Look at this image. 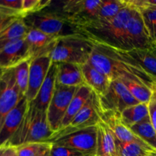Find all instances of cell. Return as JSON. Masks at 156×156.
<instances>
[{
	"instance_id": "cell-22",
	"label": "cell",
	"mask_w": 156,
	"mask_h": 156,
	"mask_svg": "<svg viewBox=\"0 0 156 156\" xmlns=\"http://www.w3.org/2000/svg\"><path fill=\"white\" fill-rule=\"evenodd\" d=\"M92 92L93 91L86 85H82L77 88L70 105H69L59 130L64 129L69 126L72 120L74 118L75 116L78 114V112L80 111L81 108L87 101L91 95Z\"/></svg>"
},
{
	"instance_id": "cell-44",
	"label": "cell",
	"mask_w": 156,
	"mask_h": 156,
	"mask_svg": "<svg viewBox=\"0 0 156 156\" xmlns=\"http://www.w3.org/2000/svg\"><path fill=\"white\" fill-rule=\"evenodd\" d=\"M155 43H156V42H155Z\"/></svg>"
},
{
	"instance_id": "cell-17",
	"label": "cell",
	"mask_w": 156,
	"mask_h": 156,
	"mask_svg": "<svg viewBox=\"0 0 156 156\" xmlns=\"http://www.w3.org/2000/svg\"><path fill=\"white\" fill-rule=\"evenodd\" d=\"M25 39L32 52V59H34L38 56L50 54L58 37L48 35L35 29L29 28Z\"/></svg>"
},
{
	"instance_id": "cell-40",
	"label": "cell",
	"mask_w": 156,
	"mask_h": 156,
	"mask_svg": "<svg viewBox=\"0 0 156 156\" xmlns=\"http://www.w3.org/2000/svg\"><path fill=\"white\" fill-rule=\"evenodd\" d=\"M151 48H152V50H154V53H156V43H154V44H152V46H151Z\"/></svg>"
},
{
	"instance_id": "cell-10",
	"label": "cell",
	"mask_w": 156,
	"mask_h": 156,
	"mask_svg": "<svg viewBox=\"0 0 156 156\" xmlns=\"http://www.w3.org/2000/svg\"><path fill=\"white\" fill-rule=\"evenodd\" d=\"M99 101L102 111H113L119 113L128 107L139 104L119 79L112 81L107 92L103 96L99 97Z\"/></svg>"
},
{
	"instance_id": "cell-18",
	"label": "cell",
	"mask_w": 156,
	"mask_h": 156,
	"mask_svg": "<svg viewBox=\"0 0 156 156\" xmlns=\"http://www.w3.org/2000/svg\"><path fill=\"white\" fill-rule=\"evenodd\" d=\"M81 70L85 85L99 97L103 96L110 88L111 80L89 61L81 65Z\"/></svg>"
},
{
	"instance_id": "cell-23",
	"label": "cell",
	"mask_w": 156,
	"mask_h": 156,
	"mask_svg": "<svg viewBox=\"0 0 156 156\" xmlns=\"http://www.w3.org/2000/svg\"><path fill=\"white\" fill-rule=\"evenodd\" d=\"M140 12L144 24L152 44L156 42V5L148 4L146 0H128Z\"/></svg>"
},
{
	"instance_id": "cell-7",
	"label": "cell",
	"mask_w": 156,
	"mask_h": 156,
	"mask_svg": "<svg viewBox=\"0 0 156 156\" xmlns=\"http://www.w3.org/2000/svg\"><path fill=\"white\" fill-rule=\"evenodd\" d=\"M96 126L71 131H58L48 142L70 148L90 155H96Z\"/></svg>"
},
{
	"instance_id": "cell-32",
	"label": "cell",
	"mask_w": 156,
	"mask_h": 156,
	"mask_svg": "<svg viewBox=\"0 0 156 156\" xmlns=\"http://www.w3.org/2000/svg\"><path fill=\"white\" fill-rule=\"evenodd\" d=\"M30 62L31 59L25 60L13 68L15 82L19 89L20 93L24 97L27 92L28 85Z\"/></svg>"
},
{
	"instance_id": "cell-4",
	"label": "cell",
	"mask_w": 156,
	"mask_h": 156,
	"mask_svg": "<svg viewBox=\"0 0 156 156\" xmlns=\"http://www.w3.org/2000/svg\"><path fill=\"white\" fill-rule=\"evenodd\" d=\"M94 43L80 33L58 37L49 56L52 62L83 65L89 61Z\"/></svg>"
},
{
	"instance_id": "cell-26",
	"label": "cell",
	"mask_w": 156,
	"mask_h": 156,
	"mask_svg": "<svg viewBox=\"0 0 156 156\" xmlns=\"http://www.w3.org/2000/svg\"><path fill=\"white\" fill-rule=\"evenodd\" d=\"M148 117V104L139 103L125 108L120 113L121 120L128 127L140 123Z\"/></svg>"
},
{
	"instance_id": "cell-29",
	"label": "cell",
	"mask_w": 156,
	"mask_h": 156,
	"mask_svg": "<svg viewBox=\"0 0 156 156\" xmlns=\"http://www.w3.org/2000/svg\"><path fill=\"white\" fill-rule=\"evenodd\" d=\"M15 147L18 156H47L51 149L52 143L35 142L24 143Z\"/></svg>"
},
{
	"instance_id": "cell-6",
	"label": "cell",
	"mask_w": 156,
	"mask_h": 156,
	"mask_svg": "<svg viewBox=\"0 0 156 156\" xmlns=\"http://www.w3.org/2000/svg\"><path fill=\"white\" fill-rule=\"evenodd\" d=\"M102 0H67L59 10L77 32L96 21Z\"/></svg>"
},
{
	"instance_id": "cell-43",
	"label": "cell",
	"mask_w": 156,
	"mask_h": 156,
	"mask_svg": "<svg viewBox=\"0 0 156 156\" xmlns=\"http://www.w3.org/2000/svg\"><path fill=\"white\" fill-rule=\"evenodd\" d=\"M154 43H155V42H154Z\"/></svg>"
},
{
	"instance_id": "cell-16",
	"label": "cell",
	"mask_w": 156,
	"mask_h": 156,
	"mask_svg": "<svg viewBox=\"0 0 156 156\" xmlns=\"http://www.w3.org/2000/svg\"><path fill=\"white\" fill-rule=\"evenodd\" d=\"M101 120L110 128L118 141L122 143H138L148 146L136 136L129 127L124 124L120 118V113L113 111H102Z\"/></svg>"
},
{
	"instance_id": "cell-35",
	"label": "cell",
	"mask_w": 156,
	"mask_h": 156,
	"mask_svg": "<svg viewBox=\"0 0 156 156\" xmlns=\"http://www.w3.org/2000/svg\"><path fill=\"white\" fill-rule=\"evenodd\" d=\"M49 156H96V155H90L87 154L83 153L79 151L74 150L70 148L61 146L59 145L52 143V147L50 152L49 153Z\"/></svg>"
},
{
	"instance_id": "cell-9",
	"label": "cell",
	"mask_w": 156,
	"mask_h": 156,
	"mask_svg": "<svg viewBox=\"0 0 156 156\" xmlns=\"http://www.w3.org/2000/svg\"><path fill=\"white\" fill-rule=\"evenodd\" d=\"M23 98L15 82L13 69H0V128L6 116Z\"/></svg>"
},
{
	"instance_id": "cell-27",
	"label": "cell",
	"mask_w": 156,
	"mask_h": 156,
	"mask_svg": "<svg viewBox=\"0 0 156 156\" xmlns=\"http://www.w3.org/2000/svg\"><path fill=\"white\" fill-rule=\"evenodd\" d=\"M129 128L138 138L156 152V131L151 125L149 117Z\"/></svg>"
},
{
	"instance_id": "cell-38",
	"label": "cell",
	"mask_w": 156,
	"mask_h": 156,
	"mask_svg": "<svg viewBox=\"0 0 156 156\" xmlns=\"http://www.w3.org/2000/svg\"><path fill=\"white\" fill-rule=\"evenodd\" d=\"M4 156H18L17 155L16 148L15 146H7L5 150Z\"/></svg>"
},
{
	"instance_id": "cell-21",
	"label": "cell",
	"mask_w": 156,
	"mask_h": 156,
	"mask_svg": "<svg viewBox=\"0 0 156 156\" xmlns=\"http://www.w3.org/2000/svg\"><path fill=\"white\" fill-rule=\"evenodd\" d=\"M96 156H117L116 139L102 120L96 125Z\"/></svg>"
},
{
	"instance_id": "cell-2",
	"label": "cell",
	"mask_w": 156,
	"mask_h": 156,
	"mask_svg": "<svg viewBox=\"0 0 156 156\" xmlns=\"http://www.w3.org/2000/svg\"><path fill=\"white\" fill-rule=\"evenodd\" d=\"M127 5L116 17L105 22L94 23L79 30L91 41L106 44L113 48L125 50L124 34L127 22L136 11L128 0Z\"/></svg>"
},
{
	"instance_id": "cell-5",
	"label": "cell",
	"mask_w": 156,
	"mask_h": 156,
	"mask_svg": "<svg viewBox=\"0 0 156 156\" xmlns=\"http://www.w3.org/2000/svg\"><path fill=\"white\" fill-rule=\"evenodd\" d=\"M46 9L24 18L29 28L35 29L58 37L78 33L76 28L67 22L60 11H50Z\"/></svg>"
},
{
	"instance_id": "cell-30",
	"label": "cell",
	"mask_w": 156,
	"mask_h": 156,
	"mask_svg": "<svg viewBox=\"0 0 156 156\" xmlns=\"http://www.w3.org/2000/svg\"><path fill=\"white\" fill-rule=\"evenodd\" d=\"M123 82L132 95L139 103L148 104L152 94V88L141 82L128 79H119Z\"/></svg>"
},
{
	"instance_id": "cell-37",
	"label": "cell",
	"mask_w": 156,
	"mask_h": 156,
	"mask_svg": "<svg viewBox=\"0 0 156 156\" xmlns=\"http://www.w3.org/2000/svg\"><path fill=\"white\" fill-rule=\"evenodd\" d=\"M15 19V18H11V17L6 16V15H3L2 13L0 12V31L9 24V22Z\"/></svg>"
},
{
	"instance_id": "cell-11",
	"label": "cell",
	"mask_w": 156,
	"mask_h": 156,
	"mask_svg": "<svg viewBox=\"0 0 156 156\" xmlns=\"http://www.w3.org/2000/svg\"><path fill=\"white\" fill-rule=\"evenodd\" d=\"M124 44L125 51L133 49L150 48L152 46V42L150 39L140 12L136 8L125 26Z\"/></svg>"
},
{
	"instance_id": "cell-19",
	"label": "cell",
	"mask_w": 156,
	"mask_h": 156,
	"mask_svg": "<svg viewBox=\"0 0 156 156\" xmlns=\"http://www.w3.org/2000/svg\"><path fill=\"white\" fill-rule=\"evenodd\" d=\"M57 69L56 62H52L47 76L38 91L36 97L32 101L28 102L29 105L41 111H47L48 105L53 97L54 91L56 86Z\"/></svg>"
},
{
	"instance_id": "cell-15",
	"label": "cell",
	"mask_w": 156,
	"mask_h": 156,
	"mask_svg": "<svg viewBox=\"0 0 156 156\" xmlns=\"http://www.w3.org/2000/svg\"><path fill=\"white\" fill-rule=\"evenodd\" d=\"M28 101L23 98L17 106L6 116L0 128V147L6 146L18 130L24 114L27 111Z\"/></svg>"
},
{
	"instance_id": "cell-41",
	"label": "cell",
	"mask_w": 156,
	"mask_h": 156,
	"mask_svg": "<svg viewBox=\"0 0 156 156\" xmlns=\"http://www.w3.org/2000/svg\"><path fill=\"white\" fill-rule=\"evenodd\" d=\"M147 156H156V152H150Z\"/></svg>"
},
{
	"instance_id": "cell-39",
	"label": "cell",
	"mask_w": 156,
	"mask_h": 156,
	"mask_svg": "<svg viewBox=\"0 0 156 156\" xmlns=\"http://www.w3.org/2000/svg\"><path fill=\"white\" fill-rule=\"evenodd\" d=\"M6 147V146H2V147H0V156H4Z\"/></svg>"
},
{
	"instance_id": "cell-3",
	"label": "cell",
	"mask_w": 156,
	"mask_h": 156,
	"mask_svg": "<svg viewBox=\"0 0 156 156\" xmlns=\"http://www.w3.org/2000/svg\"><path fill=\"white\" fill-rule=\"evenodd\" d=\"M53 134L47 120V111L37 109L28 103L21 124L7 146H18L28 143L48 142Z\"/></svg>"
},
{
	"instance_id": "cell-33",
	"label": "cell",
	"mask_w": 156,
	"mask_h": 156,
	"mask_svg": "<svg viewBox=\"0 0 156 156\" xmlns=\"http://www.w3.org/2000/svg\"><path fill=\"white\" fill-rule=\"evenodd\" d=\"M0 12L11 18H24L22 9V0H1Z\"/></svg>"
},
{
	"instance_id": "cell-42",
	"label": "cell",
	"mask_w": 156,
	"mask_h": 156,
	"mask_svg": "<svg viewBox=\"0 0 156 156\" xmlns=\"http://www.w3.org/2000/svg\"><path fill=\"white\" fill-rule=\"evenodd\" d=\"M47 156H49V155H47Z\"/></svg>"
},
{
	"instance_id": "cell-12",
	"label": "cell",
	"mask_w": 156,
	"mask_h": 156,
	"mask_svg": "<svg viewBox=\"0 0 156 156\" xmlns=\"http://www.w3.org/2000/svg\"><path fill=\"white\" fill-rule=\"evenodd\" d=\"M101 110L99 97L93 91L80 111L72 120L68 126L59 131H71L94 126L101 120Z\"/></svg>"
},
{
	"instance_id": "cell-1",
	"label": "cell",
	"mask_w": 156,
	"mask_h": 156,
	"mask_svg": "<svg viewBox=\"0 0 156 156\" xmlns=\"http://www.w3.org/2000/svg\"><path fill=\"white\" fill-rule=\"evenodd\" d=\"M93 42L94 46L89 62L111 82L116 79H128L143 83L151 88L155 85L156 81L141 68L127 51Z\"/></svg>"
},
{
	"instance_id": "cell-28",
	"label": "cell",
	"mask_w": 156,
	"mask_h": 156,
	"mask_svg": "<svg viewBox=\"0 0 156 156\" xmlns=\"http://www.w3.org/2000/svg\"><path fill=\"white\" fill-rule=\"evenodd\" d=\"M126 5V0H102L99 5L97 19L93 24L110 21L116 17Z\"/></svg>"
},
{
	"instance_id": "cell-8",
	"label": "cell",
	"mask_w": 156,
	"mask_h": 156,
	"mask_svg": "<svg viewBox=\"0 0 156 156\" xmlns=\"http://www.w3.org/2000/svg\"><path fill=\"white\" fill-rule=\"evenodd\" d=\"M77 88L56 84L53 97L47 110V120L54 133L59 131L64 115Z\"/></svg>"
},
{
	"instance_id": "cell-25",
	"label": "cell",
	"mask_w": 156,
	"mask_h": 156,
	"mask_svg": "<svg viewBox=\"0 0 156 156\" xmlns=\"http://www.w3.org/2000/svg\"><path fill=\"white\" fill-rule=\"evenodd\" d=\"M127 53L136 61L141 68L156 81V53L150 48L133 49Z\"/></svg>"
},
{
	"instance_id": "cell-36",
	"label": "cell",
	"mask_w": 156,
	"mask_h": 156,
	"mask_svg": "<svg viewBox=\"0 0 156 156\" xmlns=\"http://www.w3.org/2000/svg\"><path fill=\"white\" fill-rule=\"evenodd\" d=\"M148 108L149 120L156 131V84L152 88V94L148 103Z\"/></svg>"
},
{
	"instance_id": "cell-14",
	"label": "cell",
	"mask_w": 156,
	"mask_h": 156,
	"mask_svg": "<svg viewBox=\"0 0 156 156\" xmlns=\"http://www.w3.org/2000/svg\"><path fill=\"white\" fill-rule=\"evenodd\" d=\"M32 58V52L25 37L9 43L0 49V69H13Z\"/></svg>"
},
{
	"instance_id": "cell-31",
	"label": "cell",
	"mask_w": 156,
	"mask_h": 156,
	"mask_svg": "<svg viewBox=\"0 0 156 156\" xmlns=\"http://www.w3.org/2000/svg\"><path fill=\"white\" fill-rule=\"evenodd\" d=\"M117 156H147L154 152L148 146L138 143H122L116 140Z\"/></svg>"
},
{
	"instance_id": "cell-24",
	"label": "cell",
	"mask_w": 156,
	"mask_h": 156,
	"mask_svg": "<svg viewBox=\"0 0 156 156\" xmlns=\"http://www.w3.org/2000/svg\"><path fill=\"white\" fill-rule=\"evenodd\" d=\"M29 30L24 18H15L0 31V49L5 45L24 38Z\"/></svg>"
},
{
	"instance_id": "cell-13",
	"label": "cell",
	"mask_w": 156,
	"mask_h": 156,
	"mask_svg": "<svg viewBox=\"0 0 156 156\" xmlns=\"http://www.w3.org/2000/svg\"><path fill=\"white\" fill-rule=\"evenodd\" d=\"M52 62L49 55L38 56L31 59L28 85L24 96L28 102L32 101L36 97L47 77Z\"/></svg>"
},
{
	"instance_id": "cell-20",
	"label": "cell",
	"mask_w": 156,
	"mask_h": 156,
	"mask_svg": "<svg viewBox=\"0 0 156 156\" xmlns=\"http://www.w3.org/2000/svg\"><path fill=\"white\" fill-rule=\"evenodd\" d=\"M56 84L66 87H79L85 85L81 66L68 62L57 63Z\"/></svg>"
},
{
	"instance_id": "cell-34",
	"label": "cell",
	"mask_w": 156,
	"mask_h": 156,
	"mask_svg": "<svg viewBox=\"0 0 156 156\" xmlns=\"http://www.w3.org/2000/svg\"><path fill=\"white\" fill-rule=\"evenodd\" d=\"M51 3L52 2L50 0H22V9L24 18L47 9Z\"/></svg>"
}]
</instances>
